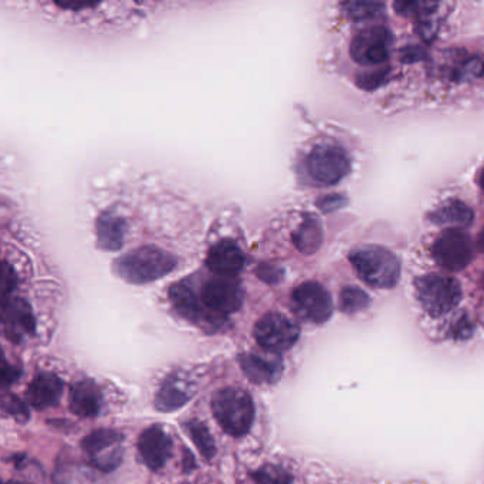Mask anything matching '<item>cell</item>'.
Masks as SVG:
<instances>
[{
    "mask_svg": "<svg viewBox=\"0 0 484 484\" xmlns=\"http://www.w3.org/2000/svg\"><path fill=\"white\" fill-rule=\"evenodd\" d=\"M189 285L202 315L203 330H217L227 315L242 308L245 292L237 278L213 275L198 288Z\"/></svg>",
    "mask_w": 484,
    "mask_h": 484,
    "instance_id": "obj_1",
    "label": "cell"
},
{
    "mask_svg": "<svg viewBox=\"0 0 484 484\" xmlns=\"http://www.w3.org/2000/svg\"><path fill=\"white\" fill-rule=\"evenodd\" d=\"M350 262L363 283L373 288H392L401 277V262L382 246H361L350 253Z\"/></svg>",
    "mask_w": 484,
    "mask_h": 484,
    "instance_id": "obj_2",
    "label": "cell"
},
{
    "mask_svg": "<svg viewBox=\"0 0 484 484\" xmlns=\"http://www.w3.org/2000/svg\"><path fill=\"white\" fill-rule=\"evenodd\" d=\"M213 416L220 428L233 438L247 435L255 422L252 396L240 388H223L212 398Z\"/></svg>",
    "mask_w": 484,
    "mask_h": 484,
    "instance_id": "obj_3",
    "label": "cell"
},
{
    "mask_svg": "<svg viewBox=\"0 0 484 484\" xmlns=\"http://www.w3.org/2000/svg\"><path fill=\"white\" fill-rule=\"evenodd\" d=\"M305 172L317 187L340 184L351 170V160L343 148L330 142L311 148L305 160Z\"/></svg>",
    "mask_w": 484,
    "mask_h": 484,
    "instance_id": "obj_4",
    "label": "cell"
},
{
    "mask_svg": "<svg viewBox=\"0 0 484 484\" xmlns=\"http://www.w3.org/2000/svg\"><path fill=\"white\" fill-rule=\"evenodd\" d=\"M416 295L429 315L442 317L458 307L461 287L450 276L426 275L416 280Z\"/></svg>",
    "mask_w": 484,
    "mask_h": 484,
    "instance_id": "obj_5",
    "label": "cell"
},
{
    "mask_svg": "<svg viewBox=\"0 0 484 484\" xmlns=\"http://www.w3.org/2000/svg\"><path fill=\"white\" fill-rule=\"evenodd\" d=\"M253 335L263 350L278 355L290 350L297 343L300 338V327L282 313L272 311L256 323Z\"/></svg>",
    "mask_w": 484,
    "mask_h": 484,
    "instance_id": "obj_6",
    "label": "cell"
},
{
    "mask_svg": "<svg viewBox=\"0 0 484 484\" xmlns=\"http://www.w3.org/2000/svg\"><path fill=\"white\" fill-rule=\"evenodd\" d=\"M295 315L313 324H324L334 311V303L324 286L317 282H305L297 286L292 295Z\"/></svg>",
    "mask_w": 484,
    "mask_h": 484,
    "instance_id": "obj_7",
    "label": "cell"
},
{
    "mask_svg": "<svg viewBox=\"0 0 484 484\" xmlns=\"http://www.w3.org/2000/svg\"><path fill=\"white\" fill-rule=\"evenodd\" d=\"M433 259L448 272H460L473 257L470 236L463 229L449 227L436 237L432 246Z\"/></svg>",
    "mask_w": 484,
    "mask_h": 484,
    "instance_id": "obj_8",
    "label": "cell"
},
{
    "mask_svg": "<svg viewBox=\"0 0 484 484\" xmlns=\"http://www.w3.org/2000/svg\"><path fill=\"white\" fill-rule=\"evenodd\" d=\"M122 440L124 436L114 429H99L82 439V448L95 469L109 473L121 465Z\"/></svg>",
    "mask_w": 484,
    "mask_h": 484,
    "instance_id": "obj_9",
    "label": "cell"
},
{
    "mask_svg": "<svg viewBox=\"0 0 484 484\" xmlns=\"http://www.w3.org/2000/svg\"><path fill=\"white\" fill-rule=\"evenodd\" d=\"M392 34L383 26H371L361 30L351 42L350 53L363 66H380L390 57Z\"/></svg>",
    "mask_w": 484,
    "mask_h": 484,
    "instance_id": "obj_10",
    "label": "cell"
},
{
    "mask_svg": "<svg viewBox=\"0 0 484 484\" xmlns=\"http://www.w3.org/2000/svg\"><path fill=\"white\" fill-rule=\"evenodd\" d=\"M4 333L10 343L20 344L26 337L36 334V318L29 303L24 298H4Z\"/></svg>",
    "mask_w": 484,
    "mask_h": 484,
    "instance_id": "obj_11",
    "label": "cell"
},
{
    "mask_svg": "<svg viewBox=\"0 0 484 484\" xmlns=\"http://www.w3.org/2000/svg\"><path fill=\"white\" fill-rule=\"evenodd\" d=\"M246 265L245 253L235 240L220 239L213 243L205 257V266L212 275L237 278Z\"/></svg>",
    "mask_w": 484,
    "mask_h": 484,
    "instance_id": "obj_12",
    "label": "cell"
},
{
    "mask_svg": "<svg viewBox=\"0 0 484 484\" xmlns=\"http://www.w3.org/2000/svg\"><path fill=\"white\" fill-rule=\"evenodd\" d=\"M172 439L160 425L145 429L138 439V450L150 470H160L172 456Z\"/></svg>",
    "mask_w": 484,
    "mask_h": 484,
    "instance_id": "obj_13",
    "label": "cell"
},
{
    "mask_svg": "<svg viewBox=\"0 0 484 484\" xmlns=\"http://www.w3.org/2000/svg\"><path fill=\"white\" fill-rule=\"evenodd\" d=\"M63 390H64V385L59 376L49 373H40L30 382L26 400L36 410H46L60 402Z\"/></svg>",
    "mask_w": 484,
    "mask_h": 484,
    "instance_id": "obj_14",
    "label": "cell"
},
{
    "mask_svg": "<svg viewBox=\"0 0 484 484\" xmlns=\"http://www.w3.org/2000/svg\"><path fill=\"white\" fill-rule=\"evenodd\" d=\"M102 408V395L94 381L82 380L70 390V411L80 418H95Z\"/></svg>",
    "mask_w": 484,
    "mask_h": 484,
    "instance_id": "obj_15",
    "label": "cell"
},
{
    "mask_svg": "<svg viewBox=\"0 0 484 484\" xmlns=\"http://www.w3.org/2000/svg\"><path fill=\"white\" fill-rule=\"evenodd\" d=\"M237 361L246 378L257 385L276 382L283 373V363L278 357L263 358L256 353H242Z\"/></svg>",
    "mask_w": 484,
    "mask_h": 484,
    "instance_id": "obj_16",
    "label": "cell"
},
{
    "mask_svg": "<svg viewBox=\"0 0 484 484\" xmlns=\"http://www.w3.org/2000/svg\"><path fill=\"white\" fill-rule=\"evenodd\" d=\"M431 219L436 225L446 226V229H449V227L463 229V227L473 222V210L463 202L450 200V202L438 208L431 215Z\"/></svg>",
    "mask_w": 484,
    "mask_h": 484,
    "instance_id": "obj_17",
    "label": "cell"
},
{
    "mask_svg": "<svg viewBox=\"0 0 484 484\" xmlns=\"http://www.w3.org/2000/svg\"><path fill=\"white\" fill-rule=\"evenodd\" d=\"M190 393L179 385L178 381L168 380L162 383L155 395V408L160 412H174L187 405Z\"/></svg>",
    "mask_w": 484,
    "mask_h": 484,
    "instance_id": "obj_18",
    "label": "cell"
},
{
    "mask_svg": "<svg viewBox=\"0 0 484 484\" xmlns=\"http://www.w3.org/2000/svg\"><path fill=\"white\" fill-rule=\"evenodd\" d=\"M184 428L200 455L207 460H212L217 455V443L213 440L212 433L208 426L198 419H190L185 423Z\"/></svg>",
    "mask_w": 484,
    "mask_h": 484,
    "instance_id": "obj_19",
    "label": "cell"
},
{
    "mask_svg": "<svg viewBox=\"0 0 484 484\" xmlns=\"http://www.w3.org/2000/svg\"><path fill=\"white\" fill-rule=\"evenodd\" d=\"M371 305L367 293L358 287H345L340 295V308L345 315H355Z\"/></svg>",
    "mask_w": 484,
    "mask_h": 484,
    "instance_id": "obj_20",
    "label": "cell"
},
{
    "mask_svg": "<svg viewBox=\"0 0 484 484\" xmlns=\"http://www.w3.org/2000/svg\"><path fill=\"white\" fill-rule=\"evenodd\" d=\"M2 410L10 418H14L16 422L26 423L29 421V408L24 401L19 400L14 393L5 392L4 398H2Z\"/></svg>",
    "mask_w": 484,
    "mask_h": 484,
    "instance_id": "obj_21",
    "label": "cell"
},
{
    "mask_svg": "<svg viewBox=\"0 0 484 484\" xmlns=\"http://www.w3.org/2000/svg\"><path fill=\"white\" fill-rule=\"evenodd\" d=\"M298 246L301 249L313 250L320 245L321 230L320 225L315 219L307 220L305 225L301 226L300 235L297 236Z\"/></svg>",
    "mask_w": 484,
    "mask_h": 484,
    "instance_id": "obj_22",
    "label": "cell"
},
{
    "mask_svg": "<svg viewBox=\"0 0 484 484\" xmlns=\"http://www.w3.org/2000/svg\"><path fill=\"white\" fill-rule=\"evenodd\" d=\"M253 478L257 484H290V478H288L287 473L275 468V466L260 469L256 475H253Z\"/></svg>",
    "mask_w": 484,
    "mask_h": 484,
    "instance_id": "obj_23",
    "label": "cell"
},
{
    "mask_svg": "<svg viewBox=\"0 0 484 484\" xmlns=\"http://www.w3.org/2000/svg\"><path fill=\"white\" fill-rule=\"evenodd\" d=\"M22 375V370L15 365H10L6 360H4V367H2V388L7 390L9 386L14 385Z\"/></svg>",
    "mask_w": 484,
    "mask_h": 484,
    "instance_id": "obj_24",
    "label": "cell"
},
{
    "mask_svg": "<svg viewBox=\"0 0 484 484\" xmlns=\"http://www.w3.org/2000/svg\"><path fill=\"white\" fill-rule=\"evenodd\" d=\"M195 459H193V456L190 455L189 451L185 450V461H184V469L185 470H189V469L195 468Z\"/></svg>",
    "mask_w": 484,
    "mask_h": 484,
    "instance_id": "obj_25",
    "label": "cell"
},
{
    "mask_svg": "<svg viewBox=\"0 0 484 484\" xmlns=\"http://www.w3.org/2000/svg\"><path fill=\"white\" fill-rule=\"evenodd\" d=\"M478 184L480 189L484 192V167L481 168L480 172L478 175Z\"/></svg>",
    "mask_w": 484,
    "mask_h": 484,
    "instance_id": "obj_26",
    "label": "cell"
},
{
    "mask_svg": "<svg viewBox=\"0 0 484 484\" xmlns=\"http://www.w3.org/2000/svg\"><path fill=\"white\" fill-rule=\"evenodd\" d=\"M5 484H29V483H22V481L9 480V481H6V483Z\"/></svg>",
    "mask_w": 484,
    "mask_h": 484,
    "instance_id": "obj_27",
    "label": "cell"
}]
</instances>
